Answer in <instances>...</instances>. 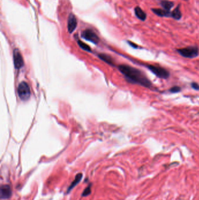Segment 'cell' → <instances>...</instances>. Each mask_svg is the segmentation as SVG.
I'll return each instance as SVG.
<instances>
[{
    "mask_svg": "<svg viewBox=\"0 0 199 200\" xmlns=\"http://www.w3.org/2000/svg\"><path fill=\"white\" fill-rule=\"evenodd\" d=\"M146 66L148 70L151 71V73H152L158 78L165 80L168 79L170 76L169 72L162 67L153 65H147Z\"/></svg>",
    "mask_w": 199,
    "mask_h": 200,
    "instance_id": "3",
    "label": "cell"
},
{
    "mask_svg": "<svg viewBox=\"0 0 199 200\" xmlns=\"http://www.w3.org/2000/svg\"><path fill=\"white\" fill-rule=\"evenodd\" d=\"M99 56L103 61H105V62H106L108 63H109V64H111V65H112L113 61L112 60V58H111V57H109L108 55H106L104 54H101V55H99Z\"/></svg>",
    "mask_w": 199,
    "mask_h": 200,
    "instance_id": "15",
    "label": "cell"
},
{
    "mask_svg": "<svg viewBox=\"0 0 199 200\" xmlns=\"http://www.w3.org/2000/svg\"><path fill=\"white\" fill-rule=\"evenodd\" d=\"M90 191H91V190H90V187H88L86 190H85V191H84L83 196H84L88 195V194L90 193Z\"/></svg>",
    "mask_w": 199,
    "mask_h": 200,
    "instance_id": "18",
    "label": "cell"
},
{
    "mask_svg": "<svg viewBox=\"0 0 199 200\" xmlns=\"http://www.w3.org/2000/svg\"><path fill=\"white\" fill-rule=\"evenodd\" d=\"M12 191L8 185L2 186L1 188V197L2 199L9 198L11 196Z\"/></svg>",
    "mask_w": 199,
    "mask_h": 200,
    "instance_id": "8",
    "label": "cell"
},
{
    "mask_svg": "<svg viewBox=\"0 0 199 200\" xmlns=\"http://www.w3.org/2000/svg\"><path fill=\"white\" fill-rule=\"evenodd\" d=\"M18 96L23 101L28 100L30 95V90L29 85L25 81H22L18 87Z\"/></svg>",
    "mask_w": 199,
    "mask_h": 200,
    "instance_id": "4",
    "label": "cell"
},
{
    "mask_svg": "<svg viewBox=\"0 0 199 200\" xmlns=\"http://www.w3.org/2000/svg\"><path fill=\"white\" fill-rule=\"evenodd\" d=\"M191 87L193 89L196 91H199V84L196 82H192L191 83Z\"/></svg>",
    "mask_w": 199,
    "mask_h": 200,
    "instance_id": "17",
    "label": "cell"
},
{
    "mask_svg": "<svg viewBox=\"0 0 199 200\" xmlns=\"http://www.w3.org/2000/svg\"><path fill=\"white\" fill-rule=\"evenodd\" d=\"M78 44L79 45V46L83 50H85V51H87V52H91V47H90L88 45H87L86 43H84V42H83L81 41H78Z\"/></svg>",
    "mask_w": 199,
    "mask_h": 200,
    "instance_id": "14",
    "label": "cell"
},
{
    "mask_svg": "<svg viewBox=\"0 0 199 200\" xmlns=\"http://www.w3.org/2000/svg\"><path fill=\"white\" fill-rule=\"evenodd\" d=\"M151 11L158 17H171V12L168 11L164 9L151 8Z\"/></svg>",
    "mask_w": 199,
    "mask_h": 200,
    "instance_id": "9",
    "label": "cell"
},
{
    "mask_svg": "<svg viewBox=\"0 0 199 200\" xmlns=\"http://www.w3.org/2000/svg\"><path fill=\"white\" fill-rule=\"evenodd\" d=\"M185 1H187V0H185Z\"/></svg>",
    "mask_w": 199,
    "mask_h": 200,
    "instance_id": "20",
    "label": "cell"
},
{
    "mask_svg": "<svg viewBox=\"0 0 199 200\" xmlns=\"http://www.w3.org/2000/svg\"><path fill=\"white\" fill-rule=\"evenodd\" d=\"M13 60L16 69H19L23 66V60L22 56L18 49H15L13 52Z\"/></svg>",
    "mask_w": 199,
    "mask_h": 200,
    "instance_id": "6",
    "label": "cell"
},
{
    "mask_svg": "<svg viewBox=\"0 0 199 200\" xmlns=\"http://www.w3.org/2000/svg\"><path fill=\"white\" fill-rule=\"evenodd\" d=\"M135 15L137 18L142 21H144L147 18V14L140 7H136L134 9Z\"/></svg>",
    "mask_w": 199,
    "mask_h": 200,
    "instance_id": "10",
    "label": "cell"
},
{
    "mask_svg": "<svg viewBox=\"0 0 199 200\" xmlns=\"http://www.w3.org/2000/svg\"><path fill=\"white\" fill-rule=\"evenodd\" d=\"M82 176H83V175H82V174H78L76 175V176L75 177V180H74L73 181V182L72 183V184H71V185L69 187V188L68 190V191L69 192L70 191V190H72V189L75 187L76 184H78V183L80 181V180H81L82 178Z\"/></svg>",
    "mask_w": 199,
    "mask_h": 200,
    "instance_id": "13",
    "label": "cell"
},
{
    "mask_svg": "<svg viewBox=\"0 0 199 200\" xmlns=\"http://www.w3.org/2000/svg\"><path fill=\"white\" fill-rule=\"evenodd\" d=\"M128 43H129V45H130V46H131L132 47H133L134 48H137L138 47V46H137V45H135L134 43H132V42H128Z\"/></svg>",
    "mask_w": 199,
    "mask_h": 200,
    "instance_id": "19",
    "label": "cell"
},
{
    "mask_svg": "<svg viewBox=\"0 0 199 200\" xmlns=\"http://www.w3.org/2000/svg\"><path fill=\"white\" fill-rule=\"evenodd\" d=\"M160 5L164 9L168 11H171V9L174 6V2L171 1L164 0L160 2Z\"/></svg>",
    "mask_w": 199,
    "mask_h": 200,
    "instance_id": "12",
    "label": "cell"
},
{
    "mask_svg": "<svg viewBox=\"0 0 199 200\" xmlns=\"http://www.w3.org/2000/svg\"><path fill=\"white\" fill-rule=\"evenodd\" d=\"M177 52L182 57L188 58H193L198 56L199 49L197 46H190L176 50Z\"/></svg>",
    "mask_w": 199,
    "mask_h": 200,
    "instance_id": "2",
    "label": "cell"
},
{
    "mask_svg": "<svg viewBox=\"0 0 199 200\" xmlns=\"http://www.w3.org/2000/svg\"><path fill=\"white\" fill-rule=\"evenodd\" d=\"M162 1H164V0H162Z\"/></svg>",
    "mask_w": 199,
    "mask_h": 200,
    "instance_id": "21",
    "label": "cell"
},
{
    "mask_svg": "<svg viewBox=\"0 0 199 200\" xmlns=\"http://www.w3.org/2000/svg\"><path fill=\"white\" fill-rule=\"evenodd\" d=\"M119 70L129 82L146 88H150L152 86L151 81L139 69L129 65H121L119 66Z\"/></svg>",
    "mask_w": 199,
    "mask_h": 200,
    "instance_id": "1",
    "label": "cell"
},
{
    "mask_svg": "<svg viewBox=\"0 0 199 200\" xmlns=\"http://www.w3.org/2000/svg\"><path fill=\"white\" fill-rule=\"evenodd\" d=\"M82 38L94 44H98L99 41V37L91 29H88L84 31L81 33Z\"/></svg>",
    "mask_w": 199,
    "mask_h": 200,
    "instance_id": "5",
    "label": "cell"
},
{
    "mask_svg": "<svg viewBox=\"0 0 199 200\" xmlns=\"http://www.w3.org/2000/svg\"><path fill=\"white\" fill-rule=\"evenodd\" d=\"M180 91H181V88L177 86L172 87L169 90V91L171 92V93H177L179 92Z\"/></svg>",
    "mask_w": 199,
    "mask_h": 200,
    "instance_id": "16",
    "label": "cell"
},
{
    "mask_svg": "<svg viewBox=\"0 0 199 200\" xmlns=\"http://www.w3.org/2000/svg\"><path fill=\"white\" fill-rule=\"evenodd\" d=\"M67 23V28L69 33H72L75 31L77 26V21H76L75 16L73 14L69 15Z\"/></svg>",
    "mask_w": 199,
    "mask_h": 200,
    "instance_id": "7",
    "label": "cell"
},
{
    "mask_svg": "<svg viewBox=\"0 0 199 200\" xmlns=\"http://www.w3.org/2000/svg\"><path fill=\"white\" fill-rule=\"evenodd\" d=\"M180 5L179 4L175 8L173 11L171 12V17L175 20H180L182 17L181 11L180 9Z\"/></svg>",
    "mask_w": 199,
    "mask_h": 200,
    "instance_id": "11",
    "label": "cell"
}]
</instances>
